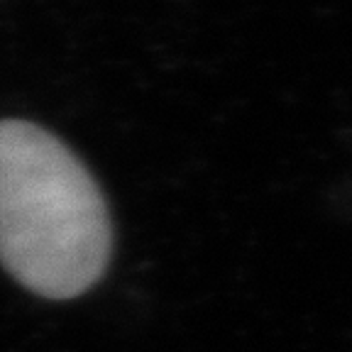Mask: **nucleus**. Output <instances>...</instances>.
<instances>
[{"label": "nucleus", "mask_w": 352, "mask_h": 352, "mask_svg": "<svg viewBox=\"0 0 352 352\" xmlns=\"http://www.w3.org/2000/svg\"><path fill=\"white\" fill-rule=\"evenodd\" d=\"M113 223L94 174L34 122H0V264L44 298H74L103 279Z\"/></svg>", "instance_id": "nucleus-1"}]
</instances>
